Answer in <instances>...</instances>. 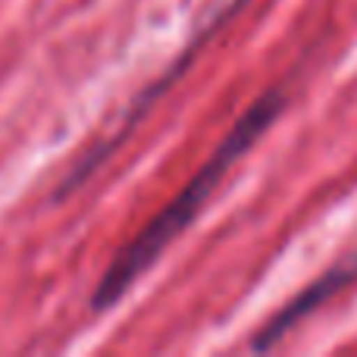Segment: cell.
Segmentation results:
<instances>
[{"mask_svg":"<svg viewBox=\"0 0 357 357\" xmlns=\"http://www.w3.org/2000/svg\"><path fill=\"white\" fill-rule=\"evenodd\" d=\"M282 107H285V91L270 88V91H264L241 113L238 123L222 135V142L213 148V154L204 160V167L188 178V185L178 191L129 245L119 248V254L110 260V266H107L104 276L94 285L91 310H98V314L100 310H110L138 282V276L160 260V254L195 222V216L204 210L210 195L220 188V182L229 176V169L238 163V157L248 148H254V142H260V135L273 126V119L282 113Z\"/></svg>","mask_w":357,"mask_h":357,"instance_id":"6da1fadb","label":"cell"},{"mask_svg":"<svg viewBox=\"0 0 357 357\" xmlns=\"http://www.w3.org/2000/svg\"><path fill=\"white\" fill-rule=\"evenodd\" d=\"M354 282H357V251L342 257L339 264H333L323 276H317L307 289L298 291L276 317H270V320L264 323V329L251 339V348L254 351H270V348H276L298 323H304L310 314H317L323 304L333 301L335 295H342V291Z\"/></svg>","mask_w":357,"mask_h":357,"instance_id":"7a4b0ae2","label":"cell"}]
</instances>
